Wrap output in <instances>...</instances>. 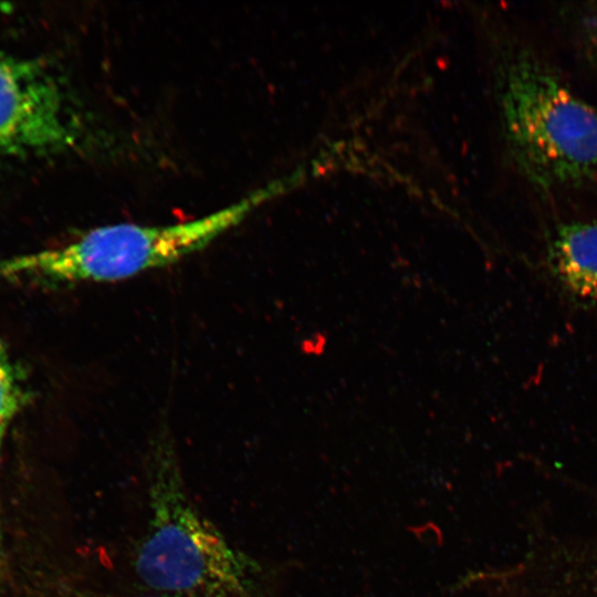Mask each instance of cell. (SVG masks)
I'll return each instance as SVG.
<instances>
[{"instance_id":"cell-4","label":"cell","mask_w":597,"mask_h":597,"mask_svg":"<svg viewBox=\"0 0 597 597\" xmlns=\"http://www.w3.org/2000/svg\"><path fill=\"white\" fill-rule=\"evenodd\" d=\"M64 91L40 62L0 53V158L62 150L77 138Z\"/></svg>"},{"instance_id":"cell-7","label":"cell","mask_w":597,"mask_h":597,"mask_svg":"<svg viewBox=\"0 0 597 597\" xmlns=\"http://www.w3.org/2000/svg\"><path fill=\"white\" fill-rule=\"evenodd\" d=\"M133 597H175V596H167V595H160V594H148V595H142V596H133Z\"/></svg>"},{"instance_id":"cell-5","label":"cell","mask_w":597,"mask_h":597,"mask_svg":"<svg viewBox=\"0 0 597 597\" xmlns=\"http://www.w3.org/2000/svg\"><path fill=\"white\" fill-rule=\"evenodd\" d=\"M544 265L568 301L597 314V223L568 222L556 227L546 243Z\"/></svg>"},{"instance_id":"cell-3","label":"cell","mask_w":597,"mask_h":597,"mask_svg":"<svg viewBox=\"0 0 597 597\" xmlns=\"http://www.w3.org/2000/svg\"><path fill=\"white\" fill-rule=\"evenodd\" d=\"M502 114L509 146L544 189L578 184L597 170V111L526 54L504 71Z\"/></svg>"},{"instance_id":"cell-2","label":"cell","mask_w":597,"mask_h":597,"mask_svg":"<svg viewBox=\"0 0 597 597\" xmlns=\"http://www.w3.org/2000/svg\"><path fill=\"white\" fill-rule=\"evenodd\" d=\"M286 186V181H274L186 222L98 227L63 247L0 262V276L55 284L113 282L163 268L202 250Z\"/></svg>"},{"instance_id":"cell-6","label":"cell","mask_w":597,"mask_h":597,"mask_svg":"<svg viewBox=\"0 0 597 597\" xmlns=\"http://www.w3.org/2000/svg\"><path fill=\"white\" fill-rule=\"evenodd\" d=\"M25 392L21 380L6 353L0 348V462L7 431L25 404ZM0 503V557L2 553L3 530Z\"/></svg>"},{"instance_id":"cell-1","label":"cell","mask_w":597,"mask_h":597,"mask_svg":"<svg viewBox=\"0 0 597 597\" xmlns=\"http://www.w3.org/2000/svg\"><path fill=\"white\" fill-rule=\"evenodd\" d=\"M147 524L133 569L149 593L175 597H268L262 568L199 510L169 437L147 465Z\"/></svg>"}]
</instances>
